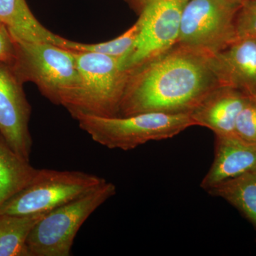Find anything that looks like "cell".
<instances>
[{
    "label": "cell",
    "mask_w": 256,
    "mask_h": 256,
    "mask_svg": "<svg viewBox=\"0 0 256 256\" xmlns=\"http://www.w3.org/2000/svg\"><path fill=\"white\" fill-rule=\"evenodd\" d=\"M240 5L232 0H188L176 45L216 56L236 40Z\"/></svg>",
    "instance_id": "cell-8"
},
{
    "label": "cell",
    "mask_w": 256,
    "mask_h": 256,
    "mask_svg": "<svg viewBox=\"0 0 256 256\" xmlns=\"http://www.w3.org/2000/svg\"><path fill=\"white\" fill-rule=\"evenodd\" d=\"M207 192L232 205L256 230V170L224 182Z\"/></svg>",
    "instance_id": "cell-15"
},
{
    "label": "cell",
    "mask_w": 256,
    "mask_h": 256,
    "mask_svg": "<svg viewBox=\"0 0 256 256\" xmlns=\"http://www.w3.org/2000/svg\"><path fill=\"white\" fill-rule=\"evenodd\" d=\"M0 22L14 40L55 44L58 37L37 20L26 0H0Z\"/></svg>",
    "instance_id": "cell-13"
},
{
    "label": "cell",
    "mask_w": 256,
    "mask_h": 256,
    "mask_svg": "<svg viewBox=\"0 0 256 256\" xmlns=\"http://www.w3.org/2000/svg\"><path fill=\"white\" fill-rule=\"evenodd\" d=\"M188 0H126L137 13V40L120 60L126 70L156 60L178 44L182 16Z\"/></svg>",
    "instance_id": "cell-6"
},
{
    "label": "cell",
    "mask_w": 256,
    "mask_h": 256,
    "mask_svg": "<svg viewBox=\"0 0 256 256\" xmlns=\"http://www.w3.org/2000/svg\"><path fill=\"white\" fill-rule=\"evenodd\" d=\"M232 1L234 2L238 3L239 4H242V2L244 1V0H232Z\"/></svg>",
    "instance_id": "cell-21"
},
{
    "label": "cell",
    "mask_w": 256,
    "mask_h": 256,
    "mask_svg": "<svg viewBox=\"0 0 256 256\" xmlns=\"http://www.w3.org/2000/svg\"><path fill=\"white\" fill-rule=\"evenodd\" d=\"M140 24L137 22L120 36L110 41L98 44H84L60 36L56 46L74 52H90L109 56L121 60L127 54L137 40Z\"/></svg>",
    "instance_id": "cell-17"
},
{
    "label": "cell",
    "mask_w": 256,
    "mask_h": 256,
    "mask_svg": "<svg viewBox=\"0 0 256 256\" xmlns=\"http://www.w3.org/2000/svg\"><path fill=\"white\" fill-rule=\"evenodd\" d=\"M24 85L10 64L0 63V133L18 156L30 161L32 106Z\"/></svg>",
    "instance_id": "cell-9"
},
{
    "label": "cell",
    "mask_w": 256,
    "mask_h": 256,
    "mask_svg": "<svg viewBox=\"0 0 256 256\" xmlns=\"http://www.w3.org/2000/svg\"><path fill=\"white\" fill-rule=\"evenodd\" d=\"M234 134L244 142L256 146V102L250 97L237 118Z\"/></svg>",
    "instance_id": "cell-18"
},
{
    "label": "cell",
    "mask_w": 256,
    "mask_h": 256,
    "mask_svg": "<svg viewBox=\"0 0 256 256\" xmlns=\"http://www.w3.org/2000/svg\"><path fill=\"white\" fill-rule=\"evenodd\" d=\"M105 178L79 171L37 170L32 181L0 208V214L32 216L52 212L92 192Z\"/></svg>",
    "instance_id": "cell-7"
},
{
    "label": "cell",
    "mask_w": 256,
    "mask_h": 256,
    "mask_svg": "<svg viewBox=\"0 0 256 256\" xmlns=\"http://www.w3.org/2000/svg\"><path fill=\"white\" fill-rule=\"evenodd\" d=\"M37 170L18 156L0 133V208L28 184Z\"/></svg>",
    "instance_id": "cell-14"
},
{
    "label": "cell",
    "mask_w": 256,
    "mask_h": 256,
    "mask_svg": "<svg viewBox=\"0 0 256 256\" xmlns=\"http://www.w3.org/2000/svg\"><path fill=\"white\" fill-rule=\"evenodd\" d=\"M249 97H250V98H252V100L255 101V102H256V94H255V95H254V96H249Z\"/></svg>",
    "instance_id": "cell-22"
},
{
    "label": "cell",
    "mask_w": 256,
    "mask_h": 256,
    "mask_svg": "<svg viewBox=\"0 0 256 256\" xmlns=\"http://www.w3.org/2000/svg\"><path fill=\"white\" fill-rule=\"evenodd\" d=\"M215 58L224 86L256 94V38H238Z\"/></svg>",
    "instance_id": "cell-12"
},
{
    "label": "cell",
    "mask_w": 256,
    "mask_h": 256,
    "mask_svg": "<svg viewBox=\"0 0 256 256\" xmlns=\"http://www.w3.org/2000/svg\"><path fill=\"white\" fill-rule=\"evenodd\" d=\"M116 192V185L106 181L92 192L46 213L28 236L26 244L30 256H70L82 226Z\"/></svg>",
    "instance_id": "cell-5"
},
{
    "label": "cell",
    "mask_w": 256,
    "mask_h": 256,
    "mask_svg": "<svg viewBox=\"0 0 256 256\" xmlns=\"http://www.w3.org/2000/svg\"><path fill=\"white\" fill-rule=\"evenodd\" d=\"M14 41L16 56L11 66L20 82H32L50 102L65 108L80 84L73 52L46 42Z\"/></svg>",
    "instance_id": "cell-2"
},
{
    "label": "cell",
    "mask_w": 256,
    "mask_h": 256,
    "mask_svg": "<svg viewBox=\"0 0 256 256\" xmlns=\"http://www.w3.org/2000/svg\"><path fill=\"white\" fill-rule=\"evenodd\" d=\"M79 127L94 142L110 150L129 151L152 141L164 140L196 126L190 114L146 112L130 116H82Z\"/></svg>",
    "instance_id": "cell-4"
},
{
    "label": "cell",
    "mask_w": 256,
    "mask_h": 256,
    "mask_svg": "<svg viewBox=\"0 0 256 256\" xmlns=\"http://www.w3.org/2000/svg\"><path fill=\"white\" fill-rule=\"evenodd\" d=\"M16 56L14 38L4 24L0 22V63L12 65Z\"/></svg>",
    "instance_id": "cell-20"
},
{
    "label": "cell",
    "mask_w": 256,
    "mask_h": 256,
    "mask_svg": "<svg viewBox=\"0 0 256 256\" xmlns=\"http://www.w3.org/2000/svg\"><path fill=\"white\" fill-rule=\"evenodd\" d=\"M80 84L65 108L74 119L82 116H119L128 80L120 60L90 52H74Z\"/></svg>",
    "instance_id": "cell-3"
},
{
    "label": "cell",
    "mask_w": 256,
    "mask_h": 256,
    "mask_svg": "<svg viewBox=\"0 0 256 256\" xmlns=\"http://www.w3.org/2000/svg\"><path fill=\"white\" fill-rule=\"evenodd\" d=\"M45 214H0V256H30L28 236Z\"/></svg>",
    "instance_id": "cell-16"
},
{
    "label": "cell",
    "mask_w": 256,
    "mask_h": 256,
    "mask_svg": "<svg viewBox=\"0 0 256 256\" xmlns=\"http://www.w3.org/2000/svg\"><path fill=\"white\" fill-rule=\"evenodd\" d=\"M248 98L238 89L220 86L190 114L196 126L208 128L215 136H233L237 118Z\"/></svg>",
    "instance_id": "cell-11"
},
{
    "label": "cell",
    "mask_w": 256,
    "mask_h": 256,
    "mask_svg": "<svg viewBox=\"0 0 256 256\" xmlns=\"http://www.w3.org/2000/svg\"><path fill=\"white\" fill-rule=\"evenodd\" d=\"M238 38H256V0H244L236 18Z\"/></svg>",
    "instance_id": "cell-19"
},
{
    "label": "cell",
    "mask_w": 256,
    "mask_h": 256,
    "mask_svg": "<svg viewBox=\"0 0 256 256\" xmlns=\"http://www.w3.org/2000/svg\"><path fill=\"white\" fill-rule=\"evenodd\" d=\"M256 170V146L233 136H215L213 164L201 188L207 192L216 185Z\"/></svg>",
    "instance_id": "cell-10"
},
{
    "label": "cell",
    "mask_w": 256,
    "mask_h": 256,
    "mask_svg": "<svg viewBox=\"0 0 256 256\" xmlns=\"http://www.w3.org/2000/svg\"><path fill=\"white\" fill-rule=\"evenodd\" d=\"M127 72L119 116L191 114L210 92L224 86L215 56L178 45Z\"/></svg>",
    "instance_id": "cell-1"
}]
</instances>
